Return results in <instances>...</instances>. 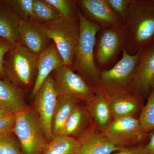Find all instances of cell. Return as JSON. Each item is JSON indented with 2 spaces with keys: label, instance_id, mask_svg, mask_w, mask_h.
Returning a JSON list of instances; mask_svg holds the SVG:
<instances>
[{
  "label": "cell",
  "instance_id": "cell-1",
  "mask_svg": "<svg viewBox=\"0 0 154 154\" xmlns=\"http://www.w3.org/2000/svg\"><path fill=\"white\" fill-rule=\"evenodd\" d=\"M127 36L126 52H141L154 39V0H131L123 25Z\"/></svg>",
  "mask_w": 154,
  "mask_h": 154
},
{
  "label": "cell",
  "instance_id": "cell-2",
  "mask_svg": "<svg viewBox=\"0 0 154 154\" xmlns=\"http://www.w3.org/2000/svg\"><path fill=\"white\" fill-rule=\"evenodd\" d=\"M77 15L79 22L80 35L72 69L95 89L100 72L95 64L94 49L96 36L102 28L87 19L78 7Z\"/></svg>",
  "mask_w": 154,
  "mask_h": 154
},
{
  "label": "cell",
  "instance_id": "cell-3",
  "mask_svg": "<svg viewBox=\"0 0 154 154\" xmlns=\"http://www.w3.org/2000/svg\"><path fill=\"white\" fill-rule=\"evenodd\" d=\"M140 53L131 55L123 51L121 58L113 67L100 72L95 90L102 91L109 99L132 92L131 80Z\"/></svg>",
  "mask_w": 154,
  "mask_h": 154
},
{
  "label": "cell",
  "instance_id": "cell-4",
  "mask_svg": "<svg viewBox=\"0 0 154 154\" xmlns=\"http://www.w3.org/2000/svg\"><path fill=\"white\" fill-rule=\"evenodd\" d=\"M6 55L4 68L7 79L23 91H28L36 79L38 54L19 42Z\"/></svg>",
  "mask_w": 154,
  "mask_h": 154
},
{
  "label": "cell",
  "instance_id": "cell-5",
  "mask_svg": "<svg viewBox=\"0 0 154 154\" xmlns=\"http://www.w3.org/2000/svg\"><path fill=\"white\" fill-rule=\"evenodd\" d=\"M13 133L23 154H42L48 141L33 108L28 107L15 114Z\"/></svg>",
  "mask_w": 154,
  "mask_h": 154
},
{
  "label": "cell",
  "instance_id": "cell-6",
  "mask_svg": "<svg viewBox=\"0 0 154 154\" xmlns=\"http://www.w3.org/2000/svg\"><path fill=\"white\" fill-rule=\"evenodd\" d=\"M127 36L124 26L102 29L97 33L94 60L101 72L107 70L118 62L120 54L126 50Z\"/></svg>",
  "mask_w": 154,
  "mask_h": 154
},
{
  "label": "cell",
  "instance_id": "cell-7",
  "mask_svg": "<svg viewBox=\"0 0 154 154\" xmlns=\"http://www.w3.org/2000/svg\"><path fill=\"white\" fill-rule=\"evenodd\" d=\"M44 25L46 33L56 45L64 65L72 68L75 50L80 35L79 18H60L51 24Z\"/></svg>",
  "mask_w": 154,
  "mask_h": 154
},
{
  "label": "cell",
  "instance_id": "cell-8",
  "mask_svg": "<svg viewBox=\"0 0 154 154\" xmlns=\"http://www.w3.org/2000/svg\"><path fill=\"white\" fill-rule=\"evenodd\" d=\"M59 96L57 85L50 75L34 98L33 109L38 116L48 142L54 137L52 131V119Z\"/></svg>",
  "mask_w": 154,
  "mask_h": 154
},
{
  "label": "cell",
  "instance_id": "cell-9",
  "mask_svg": "<svg viewBox=\"0 0 154 154\" xmlns=\"http://www.w3.org/2000/svg\"><path fill=\"white\" fill-rule=\"evenodd\" d=\"M102 134L116 146L128 148L141 145L145 137L138 119L126 117L113 119Z\"/></svg>",
  "mask_w": 154,
  "mask_h": 154
},
{
  "label": "cell",
  "instance_id": "cell-10",
  "mask_svg": "<svg viewBox=\"0 0 154 154\" xmlns=\"http://www.w3.org/2000/svg\"><path fill=\"white\" fill-rule=\"evenodd\" d=\"M52 75L59 94L72 96L85 103L94 96L95 90L72 68L63 65L57 68Z\"/></svg>",
  "mask_w": 154,
  "mask_h": 154
},
{
  "label": "cell",
  "instance_id": "cell-11",
  "mask_svg": "<svg viewBox=\"0 0 154 154\" xmlns=\"http://www.w3.org/2000/svg\"><path fill=\"white\" fill-rule=\"evenodd\" d=\"M154 80V42H152L140 52L131 80V91L143 97L148 96Z\"/></svg>",
  "mask_w": 154,
  "mask_h": 154
},
{
  "label": "cell",
  "instance_id": "cell-12",
  "mask_svg": "<svg viewBox=\"0 0 154 154\" xmlns=\"http://www.w3.org/2000/svg\"><path fill=\"white\" fill-rule=\"evenodd\" d=\"M77 6L84 16L102 29L123 26L122 21L107 0H79Z\"/></svg>",
  "mask_w": 154,
  "mask_h": 154
},
{
  "label": "cell",
  "instance_id": "cell-13",
  "mask_svg": "<svg viewBox=\"0 0 154 154\" xmlns=\"http://www.w3.org/2000/svg\"><path fill=\"white\" fill-rule=\"evenodd\" d=\"M19 42L30 51L38 54L50 44L44 25L35 21L20 20L19 26Z\"/></svg>",
  "mask_w": 154,
  "mask_h": 154
},
{
  "label": "cell",
  "instance_id": "cell-14",
  "mask_svg": "<svg viewBox=\"0 0 154 154\" xmlns=\"http://www.w3.org/2000/svg\"><path fill=\"white\" fill-rule=\"evenodd\" d=\"M63 65V60L54 42L52 41L46 49L38 54L36 66L37 74L31 91V98H34L45 81L52 72Z\"/></svg>",
  "mask_w": 154,
  "mask_h": 154
},
{
  "label": "cell",
  "instance_id": "cell-15",
  "mask_svg": "<svg viewBox=\"0 0 154 154\" xmlns=\"http://www.w3.org/2000/svg\"><path fill=\"white\" fill-rule=\"evenodd\" d=\"M78 139L79 147L75 154H111L124 149L108 140L94 124Z\"/></svg>",
  "mask_w": 154,
  "mask_h": 154
},
{
  "label": "cell",
  "instance_id": "cell-16",
  "mask_svg": "<svg viewBox=\"0 0 154 154\" xmlns=\"http://www.w3.org/2000/svg\"><path fill=\"white\" fill-rule=\"evenodd\" d=\"M85 105L94 125L102 132L113 120L109 99L102 91L96 90Z\"/></svg>",
  "mask_w": 154,
  "mask_h": 154
},
{
  "label": "cell",
  "instance_id": "cell-17",
  "mask_svg": "<svg viewBox=\"0 0 154 154\" xmlns=\"http://www.w3.org/2000/svg\"><path fill=\"white\" fill-rule=\"evenodd\" d=\"M24 92L8 79H0V107L12 114L25 110L28 106Z\"/></svg>",
  "mask_w": 154,
  "mask_h": 154
},
{
  "label": "cell",
  "instance_id": "cell-18",
  "mask_svg": "<svg viewBox=\"0 0 154 154\" xmlns=\"http://www.w3.org/2000/svg\"><path fill=\"white\" fill-rule=\"evenodd\" d=\"M143 97L139 94L130 92L109 99L113 119L135 117L140 110Z\"/></svg>",
  "mask_w": 154,
  "mask_h": 154
},
{
  "label": "cell",
  "instance_id": "cell-19",
  "mask_svg": "<svg viewBox=\"0 0 154 154\" xmlns=\"http://www.w3.org/2000/svg\"><path fill=\"white\" fill-rule=\"evenodd\" d=\"M80 103L72 111L61 135L78 139L93 125V121L85 105Z\"/></svg>",
  "mask_w": 154,
  "mask_h": 154
},
{
  "label": "cell",
  "instance_id": "cell-20",
  "mask_svg": "<svg viewBox=\"0 0 154 154\" xmlns=\"http://www.w3.org/2000/svg\"><path fill=\"white\" fill-rule=\"evenodd\" d=\"M20 20L11 6L4 1L0 3V38L14 45L19 42Z\"/></svg>",
  "mask_w": 154,
  "mask_h": 154
},
{
  "label": "cell",
  "instance_id": "cell-21",
  "mask_svg": "<svg viewBox=\"0 0 154 154\" xmlns=\"http://www.w3.org/2000/svg\"><path fill=\"white\" fill-rule=\"evenodd\" d=\"M81 102L75 97L59 94L52 119V131L54 137L61 135L72 111Z\"/></svg>",
  "mask_w": 154,
  "mask_h": 154
},
{
  "label": "cell",
  "instance_id": "cell-22",
  "mask_svg": "<svg viewBox=\"0 0 154 154\" xmlns=\"http://www.w3.org/2000/svg\"><path fill=\"white\" fill-rule=\"evenodd\" d=\"M79 147L78 139L58 136L48 143L42 154H75Z\"/></svg>",
  "mask_w": 154,
  "mask_h": 154
},
{
  "label": "cell",
  "instance_id": "cell-23",
  "mask_svg": "<svg viewBox=\"0 0 154 154\" xmlns=\"http://www.w3.org/2000/svg\"><path fill=\"white\" fill-rule=\"evenodd\" d=\"M33 17L35 21L47 25L59 20L61 17L46 0H33Z\"/></svg>",
  "mask_w": 154,
  "mask_h": 154
},
{
  "label": "cell",
  "instance_id": "cell-24",
  "mask_svg": "<svg viewBox=\"0 0 154 154\" xmlns=\"http://www.w3.org/2000/svg\"><path fill=\"white\" fill-rule=\"evenodd\" d=\"M138 120L141 129L145 133L154 130V90L152 88L146 105L142 108Z\"/></svg>",
  "mask_w": 154,
  "mask_h": 154
},
{
  "label": "cell",
  "instance_id": "cell-25",
  "mask_svg": "<svg viewBox=\"0 0 154 154\" xmlns=\"http://www.w3.org/2000/svg\"><path fill=\"white\" fill-rule=\"evenodd\" d=\"M21 21H35L33 17V0L6 1Z\"/></svg>",
  "mask_w": 154,
  "mask_h": 154
},
{
  "label": "cell",
  "instance_id": "cell-26",
  "mask_svg": "<svg viewBox=\"0 0 154 154\" xmlns=\"http://www.w3.org/2000/svg\"><path fill=\"white\" fill-rule=\"evenodd\" d=\"M57 11L61 17L64 18L76 17L77 4L74 0H46Z\"/></svg>",
  "mask_w": 154,
  "mask_h": 154
},
{
  "label": "cell",
  "instance_id": "cell-27",
  "mask_svg": "<svg viewBox=\"0 0 154 154\" xmlns=\"http://www.w3.org/2000/svg\"><path fill=\"white\" fill-rule=\"evenodd\" d=\"M0 154H23L19 142L12 134L0 138Z\"/></svg>",
  "mask_w": 154,
  "mask_h": 154
},
{
  "label": "cell",
  "instance_id": "cell-28",
  "mask_svg": "<svg viewBox=\"0 0 154 154\" xmlns=\"http://www.w3.org/2000/svg\"><path fill=\"white\" fill-rule=\"evenodd\" d=\"M108 5L118 15L124 25L131 0H107Z\"/></svg>",
  "mask_w": 154,
  "mask_h": 154
},
{
  "label": "cell",
  "instance_id": "cell-29",
  "mask_svg": "<svg viewBox=\"0 0 154 154\" xmlns=\"http://www.w3.org/2000/svg\"><path fill=\"white\" fill-rule=\"evenodd\" d=\"M15 120V114L0 117V138L12 134Z\"/></svg>",
  "mask_w": 154,
  "mask_h": 154
},
{
  "label": "cell",
  "instance_id": "cell-30",
  "mask_svg": "<svg viewBox=\"0 0 154 154\" xmlns=\"http://www.w3.org/2000/svg\"><path fill=\"white\" fill-rule=\"evenodd\" d=\"M14 46V45L9 42L0 38V79H7L4 68L5 57Z\"/></svg>",
  "mask_w": 154,
  "mask_h": 154
},
{
  "label": "cell",
  "instance_id": "cell-31",
  "mask_svg": "<svg viewBox=\"0 0 154 154\" xmlns=\"http://www.w3.org/2000/svg\"><path fill=\"white\" fill-rule=\"evenodd\" d=\"M111 154H144L143 145L123 149Z\"/></svg>",
  "mask_w": 154,
  "mask_h": 154
},
{
  "label": "cell",
  "instance_id": "cell-32",
  "mask_svg": "<svg viewBox=\"0 0 154 154\" xmlns=\"http://www.w3.org/2000/svg\"><path fill=\"white\" fill-rule=\"evenodd\" d=\"M144 154H154V130L150 136L148 143L143 146Z\"/></svg>",
  "mask_w": 154,
  "mask_h": 154
},
{
  "label": "cell",
  "instance_id": "cell-33",
  "mask_svg": "<svg viewBox=\"0 0 154 154\" xmlns=\"http://www.w3.org/2000/svg\"><path fill=\"white\" fill-rule=\"evenodd\" d=\"M10 114H10V113L6 111L5 110H3V109L0 107V117L6 116L10 115Z\"/></svg>",
  "mask_w": 154,
  "mask_h": 154
},
{
  "label": "cell",
  "instance_id": "cell-34",
  "mask_svg": "<svg viewBox=\"0 0 154 154\" xmlns=\"http://www.w3.org/2000/svg\"><path fill=\"white\" fill-rule=\"evenodd\" d=\"M152 88L154 90V80L152 84Z\"/></svg>",
  "mask_w": 154,
  "mask_h": 154
},
{
  "label": "cell",
  "instance_id": "cell-35",
  "mask_svg": "<svg viewBox=\"0 0 154 154\" xmlns=\"http://www.w3.org/2000/svg\"><path fill=\"white\" fill-rule=\"evenodd\" d=\"M153 42H154V40H153Z\"/></svg>",
  "mask_w": 154,
  "mask_h": 154
}]
</instances>
